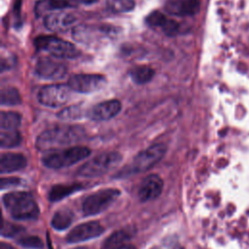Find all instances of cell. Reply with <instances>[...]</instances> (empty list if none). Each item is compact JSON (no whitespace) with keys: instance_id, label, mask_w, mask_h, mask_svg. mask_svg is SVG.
Masks as SVG:
<instances>
[{"instance_id":"32","label":"cell","mask_w":249,"mask_h":249,"mask_svg":"<svg viewBox=\"0 0 249 249\" xmlns=\"http://www.w3.org/2000/svg\"><path fill=\"white\" fill-rule=\"evenodd\" d=\"M0 249H15L12 245L5 243V242H1L0 243Z\"/></svg>"},{"instance_id":"21","label":"cell","mask_w":249,"mask_h":249,"mask_svg":"<svg viewBox=\"0 0 249 249\" xmlns=\"http://www.w3.org/2000/svg\"><path fill=\"white\" fill-rule=\"evenodd\" d=\"M74 215L71 210L63 208L57 210L52 219V226L57 231H63L67 229L73 222Z\"/></svg>"},{"instance_id":"12","label":"cell","mask_w":249,"mask_h":249,"mask_svg":"<svg viewBox=\"0 0 249 249\" xmlns=\"http://www.w3.org/2000/svg\"><path fill=\"white\" fill-rule=\"evenodd\" d=\"M77 21V18L70 13L56 11L49 13L44 18V25L53 32H63L69 30Z\"/></svg>"},{"instance_id":"25","label":"cell","mask_w":249,"mask_h":249,"mask_svg":"<svg viewBox=\"0 0 249 249\" xmlns=\"http://www.w3.org/2000/svg\"><path fill=\"white\" fill-rule=\"evenodd\" d=\"M21 142L20 133L18 129L2 130L0 132V145L2 148H13Z\"/></svg>"},{"instance_id":"4","label":"cell","mask_w":249,"mask_h":249,"mask_svg":"<svg viewBox=\"0 0 249 249\" xmlns=\"http://www.w3.org/2000/svg\"><path fill=\"white\" fill-rule=\"evenodd\" d=\"M122 160L123 157L119 152H104L84 163L77 174L86 178L101 176L117 167Z\"/></svg>"},{"instance_id":"28","label":"cell","mask_w":249,"mask_h":249,"mask_svg":"<svg viewBox=\"0 0 249 249\" xmlns=\"http://www.w3.org/2000/svg\"><path fill=\"white\" fill-rule=\"evenodd\" d=\"M133 0H108L107 7L114 13H127L134 9Z\"/></svg>"},{"instance_id":"26","label":"cell","mask_w":249,"mask_h":249,"mask_svg":"<svg viewBox=\"0 0 249 249\" xmlns=\"http://www.w3.org/2000/svg\"><path fill=\"white\" fill-rule=\"evenodd\" d=\"M21 102V98L19 95L18 90L16 88L9 87L4 88L1 90V104L2 105H18Z\"/></svg>"},{"instance_id":"30","label":"cell","mask_w":249,"mask_h":249,"mask_svg":"<svg viewBox=\"0 0 249 249\" xmlns=\"http://www.w3.org/2000/svg\"><path fill=\"white\" fill-rule=\"evenodd\" d=\"M21 231H23L22 228H20L18 226H16L14 224H11V223L4 222L3 227H2V235L11 237V236L16 235L17 233H18Z\"/></svg>"},{"instance_id":"5","label":"cell","mask_w":249,"mask_h":249,"mask_svg":"<svg viewBox=\"0 0 249 249\" xmlns=\"http://www.w3.org/2000/svg\"><path fill=\"white\" fill-rule=\"evenodd\" d=\"M90 154V150L84 146H73L63 150L52 151L45 155L42 161L45 166L49 168H62L73 165L86 158Z\"/></svg>"},{"instance_id":"2","label":"cell","mask_w":249,"mask_h":249,"mask_svg":"<svg viewBox=\"0 0 249 249\" xmlns=\"http://www.w3.org/2000/svg\"><path fill=\"white\" fill-rule=\"evenodd\" d=\"M3 203L10 215L16 220H35L39 207L32 196L25 192H12L3 196Z\"/></svg>"},{"instance_id":"24","label":"cell","mask_w":249,"mask_h":249,"mask_svg":"<svg viewBox=\"0 0 249 249\" xmlns=\"http://www.w3.org/2000/svg\"><path fill=\"white\" fill-rule=\"evenodd\" d=\"M21 116L17 112L3 111L0 114V128L2 130H15L20 125Z\"/></svg>"},{"instance_id":"34","label":"cell","mask_w":249,"mask_h":249,"mask_svg":"<svg viewBox=\"0 0 249 249\" xmlns=\"http://www.w3.org/2000/svg\"><path fill=\"white\" fill-rule=\"evenodd\" d=\"M119 249H136V248L134 246H132V245H124V246H122Z\"/></svg>"},{"instance_id":"27","label":"cell","mask_w":249,"mask_h":249,"mask_svg":"<svg viewBox=\"0 0 249 249\" xmlns=\"http://www.w3.org/2000/svg\"><path fill=\"white\" fill-rule=\"evenodd\" d=\"M85 115H87L81 106L79 105H72L65 107L60 112H58L57 117L60 120L63 121H72V120H78L83 118Z\"/></svg>"},{"instance_id":"1","label":"cell","mask_w":249,"mask_h":249,"mask_svg":"<svg viewBox=\"0 0 249 249\" xmlns=\"http://www.w3.org/2000/svg\"><path fill=\"white\" fill-rule=\"evenodd\" d=\"M86 136L84 128L80 125H58L44 130L36 140V147L40 151H52L69 146L83 140Z\"/></svg>"},{"instance_id":"15","label":"cell","mask_w":249,"mask_h":249,"mask_svg":"<svg viewBox=\"0 0 249 249\" xmlns=\"http://www.w3.org/2000/svg\"><path fill=\"white\" fill-rule=\"evenodd\" d=\"M147 25L153 28H160L167 36H175L179 31V23L160 11H153L145 19Z\"/></svg>"},{"instance_id":"20","label":"cell","mask_w":249,"mask_h":249,"mask_svg":"<svg viewBox=\"0 0 249 249\" xmlns=\"http://www.w3.org/2000/svg\"><path fill=\"white\" fill-rule=\"evenodd\" d=\"M82 189V185L78 183L74 184H60L53 186L49 192V199L51 201H57L65 196Z\"/></svg>"},{"instance_id":"17","label":"cell","mask_w":249,"mask_h":249,"mask_svg":"<svg viewBox=\"0 0 249 249\" xmlns=\"http://www.w3.org/2000/svg\"><path fill=\"white\" fill-rule=\"evenodd\" d=\"M199 9V0H167L165 10L176 16H192Z\"/></svg>"},{"instance_id":"6","label":"cell","mask_w":249,"mask_h":249,"mask_svg":"<svg viewBox=\"0 0 249 249\" xmlns=\"http://www.w3.org/2000/svg\"><path fill=\"white\" fill-rule=\"evenodd\" d=\"M34 44L37 49L44 50L58 59H73L80 54L74 44L54 36H40L35 39Z\"/></svg>"},{"instance_id":"10","label":"cell","mask_w":249,"mask_h":249,"mask_svg":"<svg viewBox=\"0 0 249 249\" xmlns=\"http://www.w3.org/2000/svg\"><path fill=\"white\" fill-rule=\"evenodd\" d=\"M35 73L44 80H60L65 77L67 67L58 58L45 56L38 59L35 65Z\"/></svg>"},{"instance_id":"18","label":"cell","mask_w":249,"mask_h":249,"mask_svg":"<svg viewBox=\"0 0 249 249\" xmlns=\"http://www.w3.org/2000/svg\"><path fill=\"white\" fill-rule=\"evenodd\" d=\"M80 5L79 0H40L36 2L35 13L41 16L47 12L53 13L68 8H75Z\"/></svg>"},{"instance_id":"22","label":"cell","mask_w":249,"mask_h":249,"mask_svg":"<svg viewBox=\"0 0 249 249\" xmlns=\"http://www.w3.org/2000/svg\"><path fill=\"white\" fill-rule=\"evenodd\" d=\"M155 76V70L146 65H141L133 68L129 72V77L137 85H144L150 82Z\"/></svg>"},{"instance_id":"23","label":"cell","mask_w":249,"mask_h":249,"mask_svg":"<svg viewBox=\"0 0 249 249\" xmlns=\"http://www.w3.org/2000/svg\"><path fill=\"white\" fill-rule=\"evenodd\" d=\"M130 238V233L125 230H121L113 232L103 243L101 249H119L125 245V242Z\"/></svg>"},{"instance_id":"16","label":"cell","mask_w":249,"mask_h":249,"mask_svg":"<svg viewBox=\"0 0 249 249\" xmlns=\"http://www.w3.org/2000/svg\"><path fill=\"white\" fill-rule=\"evenodd\" d=\"M113 28H109V26L106 27H98V28H94L91 26H76L73 29V38L78 41L81 42L83 44H88L89 42L94 41L95 39H97L98 37L101 36H110L113 32Z\"/></svg>"},{"instance_id":"19","label":"cell","mask_w":249,"mask_h":249,"mask_svg":"<svg viewBox=\"0 0 249 249\" xmlns=\"http://www.w3.org/2000/svg\"><path fill=\"white\" fill-rule=\"evenodd\" d=\"M26 165V159L18 153H4L0 159L1 173H9L22 169Z\"/></svg>"},{"instance_id":"9","label":"cell","mask_w":249,"mask_h":249,"mask_svg":"<svg viewBox=\"0 0 249 249\" xmlns=\"http://www.w3.org/2000/svg\"><path fill=\"white\" fill-rule=\"evenodd\" d=\"M106 84V77L100 74H75L69 78L67 85L73 91L90 93L101 89Z\"/></svg>"},{"instance_id":"35","label":"cell","mask_w":249,"mask_h":249,"mask_svg":"<svg viewBox=\"0 0 249 249\" xmlns=\"http://www.w3.org/2000/svg\"><path fill=\"white\" fill-rule=\"evenodd\" d=\"M74 249H87L85 247H78V248H74Z\"/></svg>"},{"instance_id":"7","label":"cell","mask_w":249,"mask_h":249,"mask_svg":"<svg viewBox=\"0 0 249 249\" xmlns=\"http://www.w3.org/2000/svg\"><path fill=\"white\" fill-rule=\"evenodd\" d=\"M120 196L117 189H102L89 195L83 202V213L86 216H92L104 211Z\"/></svg>"},{"instance_id":"8","label":"cell","mask_w":249,"mask_h":249,"mask_svg":"<svg viewBox=\"0 0 249 249\" xmlns=\"http://www.w3.org/2000/svg\"><path fill=\"white\" fill-rule=\"evenodd\" d=\"M70 90L68 85L53 84L43 87L38 92L39 102L47 107L57 108L66 104L70 99Z\"/></svg>"},{"instance_id":"11","label":"cell","mask_w":249,"mask_h":249,"mask_svg":"<svg viewBox=\"0 0 249 249\" xmlns=\"http://www.w3.org/2000/svg\"><path fill=\"white\" fill-rule=\"evenodd\" d=\"M104 229L100 223L96 221H89L80 224L73 228L66 236V241L70 243L82 242L99 236Z\"/></svg>"},{"instance_id":"14","label":"cell","mask_w":249,"mask_h":249,"mask_svg":"<svg viewBox=\"0 0 249 249\" xmlns=\"http://www.w3.org/2000/svg\"><path fill=\"white\" fill-rule=\"evenodd\" d=\"M163 188L161 178L157 174H150L143 179L138 189V196L141 201H150L157 198Z\"/></svg>"},{"instance_id":"13","label":"cell","mask_w":249,"mask_h":249,"mask_svg":"<svg viewBox=\"0 0 249 249\" xmlns=\"http://www.w3.org/2000/svg\"><path fill=\"white\" fill-rule=\"evenodd\" d=\"M122 110V103L117 99L106 100L97 103L87 112L89 119L96 122L108 121L116 117Z\"/></svg>"},{"instance_id":"31","label":"cell","mask_w":249,"mask_h":249,"mask_svg":"<svg viewBox=\"0 0 249 249\" xmlns=\"http://www.w3.org/2000/svg\"><path fill=\"white\" fill-rule=\"evenodd\" d=\"M18 183H19L18 178H2L0 182V186L2 189H5L11 186H16Z\"/></svg>"},{"instance_id":"3","label":"cell","mask_w":249,"mask_h":249,"mask_svg":"<svg viewBox=\"0 0 249 249\" xmlns=\"http://www.w3.org/2000/svg\"><path fill=\"white\" fill-rule=\"evenodd\" d=\"M166 147L164 144H154L149 148L139 152L129 165L121 170L120 176H126L139 172H144L156 165L165 155Z\"/></svg>"},{"instance_id":"29","label":"cell","mask_w":249,"mask_h":249,"mask_svg":"<svg viewBox=\"0 0 249 249\" xmlns=\"http://www.w3.org/2000/svg\"><path fill=\"white\" fill-rule=\"evenodd\" d=\"M18 243L25 248L40 249L43 247V242L36 236H26L18 239Z\"/></svg>"},{"instance_id":"33","label":"cell","mask_w":249,"mask_h":249,"mask_svg":"<svg viewBox=\"0 0 249 249\" xmlns=\"http://www.w3.org/2000/svg\"><path fill=\"white\" fill-rule=\"evenodd\" d=\"M98 0H79L80 4H85V5H89V4H93L95 2H97Z\"/></svg>"}]
</instances>
